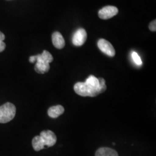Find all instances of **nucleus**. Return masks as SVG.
Listing matches in <instances>:
<instances>
[{"instance_id": "7", "label": "nucleus", "mask_w": 156, "mask_h": 156, "mask_svg": "<svg viewBox=\"0 0 156 156\" xmlns=\"http://www.w3.org/2000/svg\"><path fill=\"white\" fill-rule=\"evenodd\" d=\"M35 56H36V62H37L35 66V71L41 74H44L45 73H48L50 69L49 63L42 60L41 58L39 55H36Z\"/></svg>"}, {"instance_id": "16", "label": "nucleus", "mask_w": 156, "mask_h": 156, "mask_svg": "<svg viewBox=\"0 0 156 156\" xmlns=\"http://www.w3.org/2000/svg\"><path fill=\"white\" fill-rule=\"evenodd\" d=\"M29 62H30L31 63H34L36 62V56H31L29 58Z\"/></svg>"}, {"instance_id": "12", "label": "nucleus", "mask_w": 156, "mask_h": 156, "mask_svg": "<svg viewBox=\"0 0 156 156\" xmlns=\"http://www.w3.org/2000/svg\"><path fill=\"white\" fill-rule=\"evenodd\" d=\"M40 57L41 58L44 60V62L50 63L53 62V57L52 55L50 54L49 51L47 50H44L42 54H40Z\"/></svg>"}, {"instance_id": "15", "label": "nucleus", "mask_w": 156, "mask_h": 156, "mask_svg": "<svg viewBox=\"0 0 156 156\" xmlns=\"http://www.w3.org/2000/svg\"><path fill=\"white\" fill-rule=\"evenodd\" d=\"M5 44L3 41H0V52H2L5 50Z\"/></svg>"}, {"instance_id": "14", "label": "nucleus", "mask_w": 156, "mask_h": 156, "mask_svg": "<svg viewBox=\"0 0 156 156\" xmlns=\"http://www.w3.org/2000/svg\"><path fill=\"white\" fill-rule=\"evenodd\" d=\"M149 28L151 30V31H156V21L154 20V21L151 22V24H149Z\"/></svg>"}, {"instance_id": "13", "label": "nucleus", "mask_w": 156, "mask_h": 156, "mask_svg": "<svg viewBox=\"0 0 156 156\" xmlns=\"http://www.w3.org/2000/svg\"><path fill=\"white\" fill-rule=\"evenodd\" d=\"M132 57H133V59L134 60V62H135V63L136 64H137L138 66H140L142 65V60H141V58L140 57V56L138 55V53L135 51L133 52L132 53Z\"/></svg>"}, {"instance_id": "1", "label": "nucleus", "mask_w": 156, "mask_h": 156, "mask_svg": "<svg viewBox=\"0 0 156 156\" xmlns=\"http://www.w3.org/2000/svg\"><path fill=\"white\" fill-rule=\"evenodd\" d=\"M73 89L77 94L82 97H94L102 93L100 90L94 89L85 82H78L75 84Z\"/></svg>"}, {"instance_id": "6", "label": "nucleus", "mask_w": 156, "mask_h": 156, "mask_svg": "<svg viewBox=\"0 0 156 156\" xmlns=\"http://www.w3.org/2000/svg\"><path fill=\"white\" fill-rule=\"evenodd\" d=\"M87 33L84 29H79L73 36V44L77 46H80L83 45L87 39Z\"/></svg>"}, {"instance_id": "10", "label": "nucleus", "mask_w": 156, "mask_h": 156, "mask_svg": "<svg viewBox=\"0 0 156 156\" xmlns=\"http://www.w3.org/2000/svg\"><path fill=\"white\" fill-rule=\"evenodd\" d=\"M95 156H119L117 151L109 147H101L95 152Z\"/></svg>"}, {"instance_id": "2", "label": "nucleus", "mask_w": 156, "mask_h": 156, "mask_svg": "<svg viewBox=\"0 0 156 156\" xmlns=\"http://www.w3.org/2000/svg\"><path fill=\"white\" fill-rule=\"evenodd\" d=\"M16 107L10 102H6L0 106V123H6L15 117Z\"/></svg>"}, {"instance_id": "11", "label": "nucleus", "mask_w": 156, "mask_h": 156, "mask_svg": "<svg viewBox=\"0 0 156 156\" xmlns=\"http://www.w3.org/2000/svg\"><path fill=\"white\" fill-rule=\"evenodd\" d=\"M32 145L34 149L37 151L44 149L45 147L44 142L40 135L35 136L34 138L32 140Z\"/></svg>"}, {"instance_id": "5", "label": "nucleus", "mask_w": 156, "mask_h": 156, "mask_svg": "<svg viewBox=\"0 0 156 156\" xmlns=\"http://www.w3.org/2000/svg\"><path fill=\"white\" fill-rule=\"evenodd\" d=\"M40 136L44 140L45 146L51 147L56 144L57 137L53 131L50 130L43 131L41 133Z\"/></svg>"}, {"instance_id": "8", "label": "nucleus", "mask_w": 156, "mask_h": 156, "mask_svg": "<svg viewBox=\"0 0 156 156\" xmlns=\"http://www.w3.org/2000/svg\"><path fill=\"white\" fill-rule=\"evenodd\" d=\"M51 39L53 44L57 49H61L64 47L65 40L64 39L62 35L59 32L56 31L53 34Z\"/></svg>"}, {"instance_id": "17", "label": "nucleus", "mask_w": 156, "mask_h": 156, "mask_svg": "<svg viewBox=\"0 0 156 156\" xmlns=\"http://www.w3.org/2000/svg\"><path fill=\"white\" fill-rule=\"evenodd\" d=\"M5 38V35L0 31V41H3Z\"/></svg>"}, {"instance_id": "4", "label": "nucleus", "mask_w": 156, "mask_h": 156, "mask_svg": "<svg viewBox=\"0 0 156 156\" xmlns=\"http://www.w3.org/2000/svg\"><path fill=\"white\" fill-rule=\"evenodd\" d=\"M118 13V9L113 6H106L98 12V16L103 20L111 19Z\"/></svg>"}, {"instance_id": "3", "label": "nucleus", "mask_w": 156, "mask_h": 156, "mask_svg": "<svg viewBox=\"0 0 156 156\" xmlns=\"http://www.w3.org/2000/svg\"><path fill=\"white\" fill-rule=\"evenodd\" d=\"M98 47L102 52L109 57L115 55V50L111 44L104 39H100L98 41Z\"/></svg>"}, {"instance_id": "9", "label": "nucleus", "mask_w": 156, "mask_h": 156, "mask_svg": "<svg viewBox=\"0 0 156 156\" xmlns=\"http://www.w3.org/2000/svg\"><path fill=\"white\" fill-rule=\"evenodd\" d=\"M64 112V108L62 105H56L50 107L48 109V114L49 116L51 118L59 117Z\"/></svg>"}]
</instances>
